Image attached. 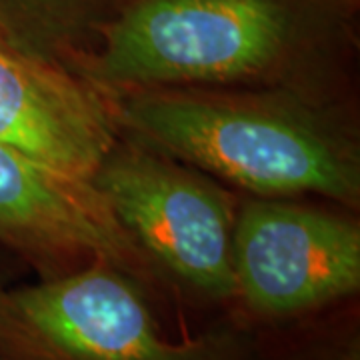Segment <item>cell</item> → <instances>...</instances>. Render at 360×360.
<instances>
[{"label":"cell","instance_id":"1","mask_svg":"<svg viewBox=\"0 0 360 360\" xmlns=\"http://www.w3.org/2000/svg\"><path fill=\"white\" fill-rule=\"evenodd\" d=\"M347 0H124L75 75L104 90H288L347 101L359 51Z\"/></svg>","mask_w":360,"mask_h":360},{"label":"cell","instance_id":"2","mask_svg":"<svg viewBox=\"0 0 360 360\" xmlns=\"http://www.w3.org/2000/svg\"><path fill=\"white\" fill-rule=\"evenodd\" d=\"M120 134L252 196L360 206V136L347 101L288 90H104Z\"/></svg>","mask_w":360,"mask_h":360},{"label":"cell","instance_id":"3","mask_svg":"<svg viewBox=\"0 0 360 360\" xmlns=\"http://www.w3.org/2000/svg\"><path fill=\"white\" fill-rule=\"evenodd\" d=\"M0 350L14 360H255V330L222 316L174 340L141 284L94 260L60 278L0 284Z\"/></svg>","mask_w":360,"mask_h":360},{"label":"cell","instance_id":"4","mask_svg":"<svg viewBox=\"0 0 360 360\" xmlns=\"http://www.w3.org/2000/svg\"><path fill=\"white\" fill-rule=\"evenodd\" d=\"M92 182L153 264L165 298L231 316L240 202L220 180L120 134Z\"/></svg>","mask_w":360,"mask_h":360},{"label":"cell","instance_id":"5","mask_svg":"<svg viewBox=\"0 0 360 360\" xmlns=\"http://www.w3.org/2000/svg\"><path fill=\"white\" fill-rule=\"evenodd\" d=\"M232 272L231 316L243 326L307 321L359 295V222L288 198L252 196L238 206Z\"/></svg>","mask_w":360,"mask_h":360},{"label":"cell","instance_id":"6","mask_svg":"<svg viewBox=\"0 0 360 360\" xmlns=\"http://www.w3.org/2000/svg\"><path fill=\"white\" fill-rule=\"evenodd\" d=\"M0 245L34 270L39 281L104 260L141 284L155 304L167 300L153 264L92 180L6 144H0Z\"/></svg>","mask_w":360,"mask_h":360},{"label":"cell","instance_id":"7","mask_svg":"<svg viewBox=\"0 0 360 360\" xmlns=\"http://www.w3.org/2000/svg\"><path fill=\"white\" fill-rule=\"evenodd\" d=\"M118 136L98 86L0 40V144L92 180Z\"/></svg>","mask_w":360,"mask_h":360},{"label":"cell","instance_id":"8","mask_svg":"<svg viewBox=\"0 0 360 360\" xmlns=\"http://www.w3.org/2000/svg\"><path fill=\"white\" fill-rule=\"evenodd\" d=\"M124 0H0V40L49 65L77 70Z\"/></svg>","mask_w":360,"mask_h":360},{"label":"cell","instance_id":"9","mask_svg":"<svg viewBox=\"0 0 360 360\" xmlns=\"http://www.w3.org/2000/svg\"><path fill=\"white\" fill-rule=\"evenodd\" d=\"M347 304L307 321L255 330V360H360L359 321L345 310Z\"/></svg>","mask_w":360,"mask_h":360},{"label":"cell","instance_id":"10","mask_svg":"<svg viewBox=\"0 0 360 360\" xmlns=\"http://www.w3.org/2000/svg\"><path fill=\"white\" fill-rule=\"evenodd\" d=\"M0 360H14V359H11V356H8V354H4V352H2V350H0Z\"/></svg>","mask_w":360,"mask_h":360},{"label":"cell","instance_id":"11","mask_svg":"<svg viewBox=\"0 0 360 360\" xmlns=\"http://www.w3.org/2000/svg\"><path fill=\"white\" fill-rule=\"evenodd\" d=\"M350 4H354V6H360V0H347Z\"/></svg>","mask_w":360,"mask_h":360}]
</instances>
